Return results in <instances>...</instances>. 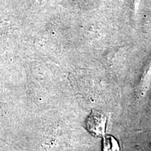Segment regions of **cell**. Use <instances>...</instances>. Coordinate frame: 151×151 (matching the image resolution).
Listing matches in <instances>:
<instances>
[{
  "label": "cell",
  "mask_w": 151,
  "mask_h": 151,
  "mask_svg": "<svg viewBox=\"0 0 151 151\" xmlns=\"http://www.w3.org/2000/svg\"><path fill=\"white\" fill-rule=\"evenodd\" d=\"M146 71L144 73L143 76L141 78V81L140 83V94H143L144 92H146L147 86H148V83L149 79H150V73L151 74V62L149 65V67L146 69Z\"/></svg>",
  "instance_id": "3"
},
{
  "label": "cell",
  "mask_w": 151,
  "mask_h": 151,
  "mask_svg": "<svg viewBox=\"0 0 151 151\" xmlns=\"http://www.w3.org/2000/svg\"><path fill=\"white\" fill-rule=\"evenodd\" d=\"M104 151H119L118 142L112 137H106L104 139Z\"/></svg>",
  "instance_id": "2"
},
{
  "label": "cell",
  "mask_w": 151,
  "mask_h": 151,
  "mask_svg": "<svg viewBox=\"0 0 151 151\" xmlns=\"http://www.w3.org/2000/svg\"><path fill=\"white\" fill-rule=\"evenodd\" d=\"M87 125L90 131L94 134H103L104 132V118L99 114H93L87 120Z\"/></svg>",
  "instance_id": "1"
}]
</instances>
